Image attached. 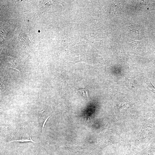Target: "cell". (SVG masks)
Segmentation results:
<instances>
[{"mask_svg":"<svg viewBox=\"0 0 155 155\" xmlns=\"http://www.w3.org/2000/svg\"><path fill=\"white\" fill-rule=\"evenodd\" d=\"M76 88L80 94L86 99H88L89 98V94L88 90L87 88Z\"/></svg>","mask_w":155,"mask_h":155,"instance_id":"obj_1","label":"cell"},{"mask_svg":"<svg viewBox=\"0 0 155 155\" xmlns=\"http://www.w3.org/2000/svg\"><path fill=\"white\" fill-rule=\"evenodd\" d=\"M149 89L153 93H155V87L150 82V83L148 84Z\"/></svg>","mask_w":155,"mask_h":155,"instance_id":"obj_2","label":"cell"},{"mask_svg":"<svg viewBox=\"0 0 155 155\" xmlns=\"http://www.w3.org/2000/svg\"><path fill=\"white\" fill-rule=\"evenodd\" d=\"M15 141V142H32V141L30 140H13L11 142H13Z\"/></svg>","mask_w":155,"mask_h":155,"instance_id":"obj_3","label":"cell"},{"mask_svg":"<svg viewBox=\"0 0 155 155\" xmlns=\"http://www.w3.org/2000/svg\"><path fill=\"white\" fill-rule=\"evenodd\" d=\"M49 117H48L46 119H45V121H44V123L43 124V125H42V133H43V136H44V133H43V128H44V125L45 124V123H46V122L47 120L48 119V118Z\"/></svg>","mask_w":155,"mask_h":155,"instance_id":"obj_4","label":"cell"},{"mask_svg":"<svg viewBox=\"0 0 155 155\" xmlns=\"http://www.w3.org/2000/svg\"><path fill=\"white\" fill-rule=\"evenodd\" d=\"M13 68V69H16V70H17V69H15V68ZM18 70V71L20 72V71L19 70Z\"/></svg>","mask_w":155,"mask_h":155,"instance_id":"obj_5","label":"cell"}]
</instances>
